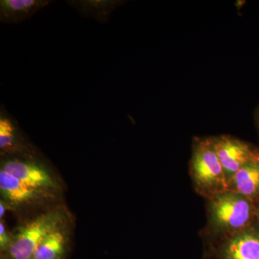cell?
<instances>
[{
	"mask_svg": "<svg viewBox=\"0 0 259 259\" xmlns=\"http://www.w3.org/2000/svg\"><path fill=\"white\" fill-rule=\"evenodd\" d=\"M71 218L64 206H54L23 223L12 233L13 241L4 253L8 259H32L34 252L42 240Z\"/></svg>",
	"mask_w": 259,
	"mask_h": 259,
	"instance_id": "1",
	"label": "cell"
},
{
	"mask_svg": "<svg viewBox=\"0 0 259 259\" xmlns=\"http://www.w3.org/2000/svg\"><path fill=\"white\" fill-rule=\"evenodd\" d=\"M209 201V219L215 231L231 236L253 226L256 204L250 199L227 190Z\"/></svg>",
	"mask_w": 259,
	"mask_h": 259,
	"instance_id": "2",
	"label": "cell"
},
{
	"mask_svg": "<svg viewBox=\"0 0 259 259\" xmlns=\"http://www.w3.org/2000/svg\"><path fill=\"white\" fill-rule=\"evenodd\" d=\"M190 173L196 190L209 199L228 190L224 170L212 139L199 140L194 144Z\"/></svg>",
	"mask_w": 259,
	"mask_h": 259,
	"instance_id": "3",
	"label": "cell"
},
{
	"mask_svg": "<svg viewBox=\"0 0 259 259\" xmlns=\"http://www.w3.org/2000/svg\"><path fill=\"white\" fill-rule=\"evenodd\" d=\"M1 169L13 175L34 190L57 199L62 194L60 181L44 165L33 161L13 158L4 160Z\"/></svg>",
	"mask_w": 259,
	"mask_h": 259,
	"instance_id": "4",
	"label": "cell"
},
{
	"mask_svg": "<svg viewBox=\"0 0 259 259\" xmlns=\"http://www.w3.org/2000/svg\"><path fill=\"white\" fill-rule=\"evenodd\" d=\"M0 193L2 200L14 212L45 207L56 200L49 194L25 185L3 169H0Z\"/></svg>",
	"mask_w": 259,
	"mask_h": 259,
	"instance_id": "5",
	"label": "cell"
},
{
	"mask_svg": "<svg viewBox=\"0 0 259 259\" xmlns=\"http://www.w3.org/2000/svg\"><path fill=\"white\" fill-rule=\"evenodd\" d=\"M218 158L224 170L227 182L259 155V148L228 136L212 138Z\"/></svg>",
	"mask_w": 259,
	"mask_h": 259,
	"instance_id": "6",
	"label": "cell"
},
{
	"mask_svg": "<svg viewBox=\"0 0 259 259\" xmlns=\"http://www.w3.org/2000/svg\"><path fill=\"white\" fill-rule=\"evenodd\" d=\"M222 259H259V228L252 226L229 237L223 245Z\"/></svg>",
	"mask_w": 259,
	"mask_h": 259,
	"instance_id": "7",
	"label": "cell"
},
{
	"mask_svg": "<svg viewBox=\"0 0 259 259\" xmlns=\"http://www.w3.org/2000/svg\"><path fill=\"white\" fill-rule=\"evenodd\" d=\"M71 218L56 228L38 245L32 259H64L71 234Z\"/></svg>",
	"mask_w": 259,
	"mask_h": 259,
	"instance_id": "8",
	"label": "cell"
},
{
	"mask_svg": "<svg viewBox=\"0 0 259 259\" xmlns=\"http://www.w3.org/2000/svg\"><path fill=\"white\" fill-rule=\"evenodd\" d=\"M228 190L259 202V155L241 168L228 182Z\"/></svg>",
	"mask_w": 259,
	"mask_h": 259,
	"instance_id": "9",
	"label": "cell"
},
{
	"mask_svg": "<svg viewBox=\"0 0 259 259\" xmlns=\"http://www.w3.org/2000/svg\"><path fill=\"white\" fill-rule=\"evenodd\" d=\"M49 3V1L45 0H2L0 2L1 21L15 23L28 20Z\"/></svg>",
	"mask_w": 259,
	"mask_h": 259,
	"instance_id": "10",
	"label": "cell"
},
{
	"mask_svg": "<svg viewBox=\"0 0 259 259\" xmlns=\"http://www.w3.org/2000/svg\"><path fill=\"white\" fill-rule=\"evenodd\" d=\"M23 149L17 130L12 121L0 119V151L2 155L16 154Z\"/></svg>",
	"mask_w": 259,
	"mask_h": 259,
	"instance_id": "11",
	"label": "cell"
},
{
	"mask_svg": "<svg viewBox=\"0 0 259 259\" xmlns=\"http://www.w3.org/2000/svg\"><path fill=\"white\" fill-rule=\"evenodd\" d=\"M12 241H13V236L12 233H10L9 231L7 229L6 225L4 220H1L0 222V250L2 253H6L9 249L10 245H11Z\"/></svg>",
	"mask_w": 259,
	"mask_h": 259,
	"instance_id": "12",
	"label": "cell"
},
{
	"mask_svg": "<svg viewBox=\"0 0 259 259\" xmlns=\"http://www.w3.org/2000/svg\"><path fill=\"white\" fill-rule=\"evenodd\" d=\"M8 207L6 203L3 200H0V218L1 220H3V218H4L5 212H6V210H8Z\"/></svg>",
	"mask_w": 259,
	"mask_h": 259,
	"instance_id": "13",
	"label": "cell"
},
{
	"mask_svg": "<svg viewBox=\"0 0 259 259\" xmlns=\"http://www.w3.org/2000/svg\"><path fill=\"white\" fill-rule=\"evenodd\" d=\"M255 221L258 223L259 228V202L256 204V214H255Z\"/></svg>",
	"mask_w": 259,
	"mask_h": 259,
	"instance_id": "14",
	"label": "cell"
},
{
	"mask_svg": "<svg viewBox=\"0 0 259 259\" xmlns=\"http://www.w3.org/2000/svg\"><path fill=\"white\" fill-rule=\"evenodd\" d=\"M256 120H257V123H258V125L259 126V108H258V111H257Z\"/></svg>",
	"mask_w": 259,
	"mask_h": 259,
	"instance_id": "15",
	"label": "cell"
}]
</instances>
